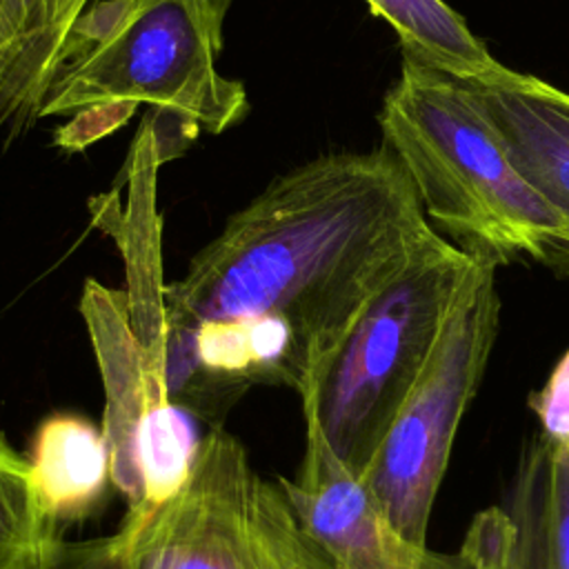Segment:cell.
<instances>
[{"instance_id": "obj_5", "label": "cell", "mask_w": 569, "mask_h": 569, "mask_svg": "<svg viewBox=\"0 0 569 569\" xmlns=\"http://www.w3.org/2000/svg\"><path fill=\"white\" fill-rule=\"evenodd\" d=\"M498 264L482 258L442 333L358 478L380 513L407 538L427 542L436 493L458 425L473 400L500 327Z\"/></svg>"}, {"instance_id": "obj_11", "label": "cell", "mask_w": 569, "mask_h": 569, "mask_svg": "<svg viewBox=\"0 0 569 569\" xmlns=\"http://www.w3.org/2000/svg\"><path fill=\"white\" fill-rule=\"evenodd\" d=\"M98 0H0V136L40 120L47 91L80 16Z\"/></svg>"}, {"instance_id": "obj_7", "label": "cell", "mask_w": 569, "mask_h": 569, "mask_svg": "<svg viewBox=\"0 0 569 569\" xmlns=\"http://www.w3.org/2000/svg\"><path fill=\"white\" fill-rule=\"evenodd\" d=\"M256 478L242 445L211 427L184 487L147 520L136 569H273L256 529Z\"/></svg>"}, {"instance_id": "obj_6", "label": "cell", "mask_w": 569, "mask_h": 569, "mask_svg": "<svg viewBox=\"0 0 569 569\" xmlns=\"http://www.w3.org/2000/svg\"><path fill=\"white\" fill-rule=\"evenodd\" d=\"M104 389L102 433L111 482L131 513L151 516L189 480L202 438L171 402L158 360L142 340L129 293L87 280L80 298Z\"/></svg>"}, {"instance_id": "obj_9", "label": "cell", "mask_w": 569, "mask_h": 569, "mask_svg": "<svg viewBox=\"0 0 569 569\" xmlns=\"http://www.w3.org/2000/svg\"><path fill=\"white\" fill-rule=\"evenodd\" d=\"M462 551L478 569H569V449L536 433L505 507L476 518Z\"/></svg>"}, {"instance_id": "obj_13", "label": "cell", "mask_w": 569, "mask_h": 569, "mask_svg": "<svg viewBox=\"0 0 569 569\" xmlns=\"http://www.w3.org/2000/svg\"><path fill=\"white\" fill-rule=\"evenodd\" d=\"M365 2L396 29L402 58L449 73L462 82H485L505 69L445 0Z\"/></svg>"}, {"instance_id": "obj_4", "label": "cell", "mask_w": 569, "mask_h": 569, "mask_svg": "<svg viewBox=\"0 0 569 569\" xmlns=\"http://www.w3.org/2000/svg\"><path fill=\"white\" fill-rule=\"evenodd\" d=\"M482 258L436 233L358 313L300 393L307 429L365 473Z\"/></svg>"}, {"instance_id": "obj_14", "label": "cell", "mask_w": 569, "mask_h": 569, "mask_svg": "<svg viewBox=\"0 0 569 569\" xmlns=\"http://www.w3.org/2000/svg\"><path fill=\"white\" fill-rule=\"evenodd\" d=\"M62 542L58 520L36 491L27 456L0 433V569H51Z\"/></svg>"}, {"instance_id": "obj_17", "label": "cell", "mask_w": 569, "mask_h": 569, "mask_svg": "<svg viewBox=\"0 0 569 569\" xmlns=\"http://www.w3.org/2000/svg\"><path fill=\"white\" fill-rule=\"evenodd\" d=\"M529 409L540 422V436L558 447L569 449V349L551 369L542 389L529 396Z\"/></svg>"}, {"instance_id": "obj_16", "label": "cell", "mask_w": 569, "mask_h": 569, "mask_svg": "<svg viewBox=\"0 0 569 569\" xmlns=\"http://www.w3.org/2000/svg\"><path fill=\"white\" fill-rule=\"evenodd\" d=\"M151 516L127 513L116 533L64 540L51 569H136V545Z\"/></svg>"}, {"instance_id": "obj_10", "label": "cell", "mask_w": 569, "mask_h": 569, "mask_svg": "<svg viewBox=\"0 0 569 569\" xmlns=\"http://www.w3.org/2000/svg\"><path fill=\"white\" fill-rule=\"evenodd\" d=\"M520 173L558 211L569 231V93L505 67L485 82H467Z\"/></svg>"}, {"instance_id": "obj_15", "label": "cell", "mask_w": 569, "mask_h": 569, "mask_svg": "<svg viewBox=\"0 0 569 569\" xmlns=\"http://www.w3.org/2000/svg\"><path fill=\"white\" fill-rule=\"evenodd\" d=\"M253 513L273 569H336L327 553L298 527L278 485L256 478Z\"/></svg>"}, {"instance_id": "obj_3", "label": "cell", "mask_w": 569, "mask_h": 569, "mask_svg": "<svg viewBox=\"0 0 569 569\" xmlns=\"http://www.w3.org/2000/svg\"><path fill=\"white\" fill-rule=\"evenodd\" d=\"M380 131L445 238L496 264L529 258L569 276L565 220L513 164L467 82L402 58Z\"/></svg>"}, {"instance_id": "obj_8", "label": "cell", "mask_w": 569, "mask_h": 569, "mask_svg": "<svg viewBox=\"0 0 569 569\" xmlns=\"http://www.w3.org/2000/svg\"><path fill=\"white\" fill-rule=\"evenodd\" d=\"M276 485L298 527L336 569H478L462 549L440 553L402 536L313 429H307L298 473Z\"/></svg>"}, {"instance_id": "obj_2", "label": "cell", "mask_w": 569, "mask_h": 569, "mask_svg": "<svg viewBox=\"0 0 569 569\" xmlns=\"http://www.w3.org/2000/svg\"><path fill=\"white\" fill-rule=\"evenodd\" d=\"M233 0H98L76 22L40 118H69L56 144L80 151L149 107L162 162L249 109L218 69Z\"/></svg>"}, {"instance_id": "obj_12", "label": "cell", "mask_w": 569, "mask_h": 569, "mask_svg": "<svg viewBox=\"0 0 569 569\" xmlns=\"http://www.w3.org/2000/svg\"><path fill=\"white\" fill-rule=\"evenodd\" d=\"M27 460L36 491L58 522L89 516L111 482V456L102 427L73 413L44 418L33 433Z\"/></svg>"}, {"instance_id": "obj_1", "label": "cell", "mask_w": 569, "mask_h": 569, "mask_svg": "<svg viewBox=\"0 0 569 569\" xmlns=\"http://www.w3.org/2000/svg\"><path fill=\"white\" fill-rule=\"evenodd\" d=\"M436 233L385 144L327 153L273 178L160 293L196 320L284 318L300 396L365 305Z\"/></svg>"}]
</instances>
